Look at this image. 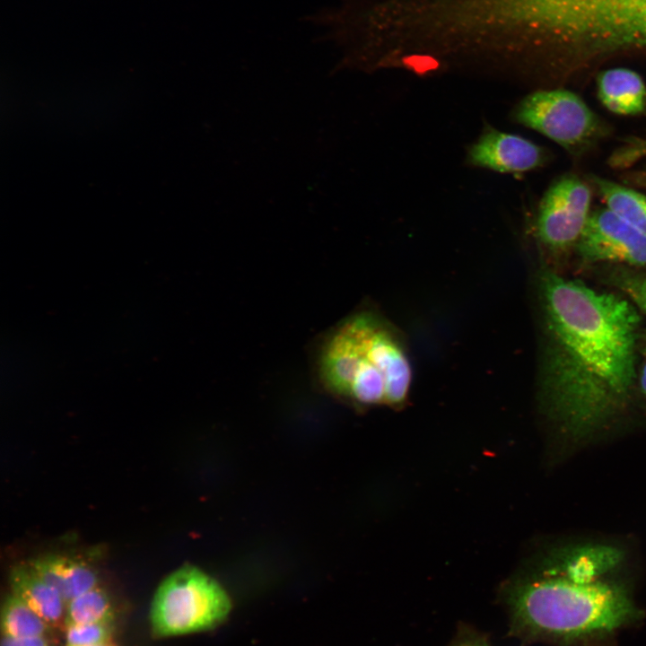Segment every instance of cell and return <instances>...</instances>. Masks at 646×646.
Returning <instances> with one entry per match:
<instances>
[{"label":"cell","mask_w":646,"mask_h":646,"mask_svg":"<svg viewBox=\"0 0 646 646\" xmlns=\"http://www.w3.org/2000/svg\"><path fill=\"white\" fill-rule=\"evenodd\" d=\"M12 593L22 599L52 627H65L66 603L31 569L29 563L13 566L9 575Z\"/></svg>","instance_id":"cell-12"},{"label":"cell","mask_w":646,"mask_h":646,"mask_svg":"<svg viewBox=\"0 0 646 646\" xmlns=\"http://www.w3.org/2000/svg\"><path fill=\"white\" fill-rule=\"evenodd\" d=\"M111 598L100 585L66 604L65 628L71 625L114 623Z\"/></svg>","instance_id":"cell-15"},{"label":"cell","mask_w":646,"mask_h":646,"mask_svg":"<svg viewBox=\"0 0 646 646\" xmlns=\"http://www.w3.org/2000/svg\"><path fill=\"white\" fill-rule=\"evenodd\" d=\"M592 181L607 208L646 235V195L607 179Z\"/></svg>","instance_id":"cell-13"},{"label":"cell","mask_w":646,"mask_h":646,"mask_svg":"<svg viewBox=\"0 0 646 646\" xmlns=\"http://www.w3.org/2000/svg\"><path fill=\"white\" fill-rule=\"evenodd\" d=\"M598 96L609 111L624 116L646 112V85L639 74L623 67L600 73Z\"/></svg>","instance_id":"cell-11"},{"label":"cell","mask_w":646,"mask_h":646,"mask_svg":"<svg viewBox=\"0 0 646 646\" xmlns=\"http://www.w3.org/2000/svg\"><path fill=\"white\" fill-rule=\"evenodd\" d=\"M645 352H646V350H645Z\"/></svg>","instance_id":"cell-24"},{"label":"cell","mask_w":646,"mask_h":646,"mask_svg":"<svg viewBox=\"0 0 646 646\" xmlns=\"http://www.w3.org/2000/svg\"><path fill=\"white\" fill-rule=\"evenodd\" d=\"M447 646H491L487 637L467 624H460Z\"/></svg>","instance_id":"cell-19"},{"label":"cell","mask_w":646,"mask_h":646,"mask_svg":"<svg viewBox=\"0 0 646 646\" xmlns=\"http://www.w3.org/2000/svg\"><path fill=\"white\" fill-rule=\"evenodd\" d=\"M502 598L509 632L520 639L578 637L612 631L635 615L616 585L565 577L507 581Z\"/></svg>","instance_id":"cell-3"},{"label":"cell","mask_w":646,"mask_h":646,"mask_svg":"<svg viewBox=\"0 0 646 646\" xmlns=\"http://www.w3.org/2000/svg\"><path fill=\"white\" fill-rule=\"evenodd\" d=\"M641 388L643 394L646 396V362L643 365L642 374H641Z\"/></svg>","instance_id":"cell-22"},{"label":"cell","mask_w":646,"mask_h":646,"mask_svg":"<svg viewBox=\"0 0 646 646\" xmlns=\"http://www.w3.org/2000/svg\"><path fill=\"white\" fill-rule=\"evenodd\" d=\"M51 628L19 597L13 593L6 597L2 607L3 635L13 638L47 637Z\"/></svg>","instance_id":"cell-14"},{"label":"cell","mask_w":646,"mask_h":646,"mask_svg":"<svg viewBox=\"0 0 646 646\" xmlns=\"http://www.w3.org/2000/svg\"><path fill=\"white\" fill-rule=\"evenodd\" d=\"M587 261H610L646 267V235L607 208L590 213L576 244Z\"/></svg>","instance_id":"cell-8"},{"label":"cell","mask_w":646,"mask_h":646,"mask_svg":"<svg viewBox=\"0 0 646 646\" xmlns=\"http://www.w3.org/2000/svg\"><path fill=\"white\" fill-rule=\"evenodd\" d=\"M591 192L573 175L555 180L538 207L536 232L550 251H564L576 245L590 215Z\"/></svg>","instance_id":"cell-7"},{"label":"cell","mask_w":646,"mask_h":646,"mask_svg":"<svg viewBox=\"0 0 646 646\" xmlns=\"http://www.w3.org/2000/svg\"><path fill=\"white\" fill-rule=\"evenodd\" d=\"M541 397L561 430L583 438L627 404L636 379L641 318L626 300L545 268Z\"/></svg>","instance_id":"cell-1"},{"label":"cell","mask_w":646,"mask_h":646,"mask_svg":"<svg viewBox=\"0 0 646 646\" xmlns=\"http://www.w3.org/2000/svg\"><path fill=\"white\" fill-rule=\"evenodd\" d=\"M231 609V599L216 581L186 565L158 587L151 607L152 630L157 637L210 630L222 624Z\"/></svg>","instance_id":"cell-5"},{"label":"cell","mask_w":646,"mask_h":646,"mask_svg":"<svg viewBox=\"0 0 646 646\" xmlns=\"http://www.w3.org/2000/svg\"><path fill=\"white\" fill-rule=\"evenodd\" d=\"M30 566L67 604L99 586L94 568L86 561L62 554H48L29 562Z\"/></svg>","instance_id":"cell-10"},{"label":"cell","mask_w":646,"mask_h":646,"mask_svg":"<svg viewBox=\"0 0 646 646\" xmlns=\"http://www.w3.org/2000/svg\"><path fill=\"white\" fill-rule=\"evenodd\" d=\"M65 629L66 646H91L110 642L114 623L71 625Z\"/></svg>","instance_id":"cell-16"},{"label":"cell","mask_w":646,"mask_h":646,"mask_svg":"<svg viewBox=\"0 0 646 646\" xmlns=\"http://www.w3.org/2000/svg\"><path fill=\"white\" fill-rule=\"evenodd\" d=\"M631 179L638 185L646 188V172H639L631 176Z\"/></svg>","instance_id":"cell-21"},{"label":"cell","mask_w":646,"mask_h":646,"mask_svg":"<svg viewBox=\"0 0 646 646\" xmlns=\"http://www.w3.org/2000/svg\"><path fill=\"white\" fill-rule=\"evenodd\" d=\"M514 118L573 154L588 149L606 132L603 122L585 101L566 89L528 95L518 104Z\"/></svg>","instance_id":"cell-6"},{"label":"cell","mask_w":646,"mask_h":646,"mask_svg":"<svg viewBox=\"0 0 646 646\" xmlns=\"http://www.w3.org/2000/svg\"><path fill=\"white\" fill-rule=\"evenodd\" d=\"M91 646H114L110 642L105 643V644H99V645H91Z\"/></svg>","instance_id":"cell-23"},{"label":"cell","mask_w":646,"mask_h":646,"mask_svg":"<svg viewBox=\"0 0 646 646\" xmlns=\"http://www.w3.org/2000/svg\"><path fill=\"white\" fill-rule=\"evenodd\" d=\"M646 158V135L633 136L626 139L609 157V164L614 168H627Z\"/></svg>","instance_id":"cell-18"},{"label":"cell","mask_w":646,"mask_h":646,"mask_svg":"<svg viewBox=\"0 0 646 646\" xmlns=\"http://www.w3.org/2000/svg\"><path fill=\"white\" fill-rule=\"evenodd\" d=\"M610 282L646 312V274L621 268L610 275Z\"/></svg>","instance_id":"cell-17"},{"label":"cell","mask_w":646,"mask_h":646,"mask_svg":"<svg viewBox=\"0 0 646 646\" xmlns=\"http://www.w3.org/2000/svg\"><path fill=\"white\" fill-rule=\"evenodd\" d=\"M537 48L581 57L646 48V0H530Z\"/></svg>","instance_id":"cell-4"},{"label":"cell","mask_w":646,"mask_h":646,"mask_svg":"<svg viewBox=\"0 0 646 646\" xmlns=\"http://www.w3.org/2000/svg\"><path fill=\"white\" fill-rule=\"evenodd\" d=\"M467 158L474 166L519 174L542 165L546 155L540 146L520 135L488 128L470 147Z\"/></svg>","instance_id":"cell-9"},{"label":"cell","mask_w":646,"mask_h":646,"mask_svg":"<svg viewBox=\"0 0 646 646\" xmlns=\"http://www.w3.org/2000/svg\"><path fill=\"white\" fill-rule=\"evenodd\" d=\"M1 646H51L48 638L44 636L40 637H27V638H13L3 635Z\"/></svg>","instance_id":"cell-20"},{"label":"cell","mask_w":646,"mask_h":646,"mask_svg":"<svg viewBox=\"0 0 646 646\" xmlns=\"http://www.w3.org/2000/svg\"><path fill=\"white\" fill-rule=\"evenodd\" d=\"M315 379L324 390L358 406H401L411 381V364L386 323L368 310L339 321L319 341Z\"/></svg>","instance_id":"cell-2"}]
</instances>
